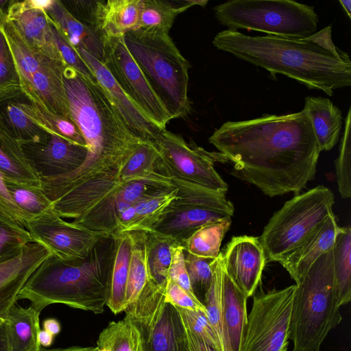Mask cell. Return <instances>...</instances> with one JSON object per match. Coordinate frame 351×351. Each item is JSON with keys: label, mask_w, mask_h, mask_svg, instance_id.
Instances as JSON below:
<instances>
[{"label": "cell", "mask_w": 351, "mask_h": 351, "mask_svg": "<svg viewBox=\"0 0 351 351\" xmlns=\"http://www.w3.org/2000/svg\"><path fill=\"white\" fill-rule=\"evenodd\" d=\"M157 147L167 174L173 180L199 185L225 193L227 183L215 169L214 163L227 162L219 152H208L193 141L163 130L154 143Z\"/></svg>", "instance_id": "7c38bea8"}, {"label": "cell", "mask_w": 351, "mask_h": 351, "mask_svg": "<svg viewBox=\"0 0 351 351\" xmlns=\"http://www.w3.org/2000/svg\"><path fill=\"white\" fill-rule=\"evenodd\" d=\"M77 51L92 69L97 82L109 97L127 128L141 141L154 143L163 130L147 117L130 99L101 62L84 49Z\"/></svg>", "instance_id": "2e32d148"}, {"label": "cell", "mask_w": 351, "mask_h": 351, "mask_svg": "<svg viewBox=\"0 0 351 351\" xmlns=\"http://www.w3.org/2000/svg\"><path fill=\"white\" fill-rule=\"evenodd\" d=\"M336 292L340 306L351 299V228L339 227L332 247Z\"/></svg>", "instance_id": "e575fe53"}, {"label": "cell", "mask_w": 351, "mask_h": 351, "mask_svg": "<svg viewBox=\"0 0 351 351\" xmlns=\"http://www.w3.org/2000/svg\"><path fill=\"white\" fill-rule=\"evenodd\" d=\"M145 232L149 280L158 285H165L171 263L173 247L180 243L171 237L156 231Z\"/></svg>", "instance_id": "836d02e7"}, {"label": "cell", "mask_w": 351, "mask_h": 351, "mask_svg": "<svg viewBox=\"0 0 351 351\" xmlns=\"http://www.w3.org/2000/svg\"><path fill=\"white\" fill-rule=\"evenodd\" d=\"M5 12L0 14V30L14 61L21 89L26 94L29 90L33 75L48 58L36 52L29 45L17 27L8 19Z\"/></svg>", "instance_id": "4316f807"}, {"label": "cell", "mask_w": 351, "mask_h": 351, "mask_svg": "<svg viewBox=\"0 0 351 351\" xmlns=\"http://www.w3.org/2000/svg\"><path fill=\"white\" fill-rule=\"evenodd\" d=\"M172 183L178 189V197L152 230L169 236L182 245L201 227L234 215V205L225 193L173 179Z\"/></svg>", "instance_id": "9c48e42d"}, {"label": "cell", "mask_w": 351, "mask_h": 351, "mask_svg": "<svg viewBox=\"0 0 351 351\" xmlns=\"http://www.w3.org/2000/svg\"><path fill=\"white\" fill-rule=\"evenodd\" d=\"M97 346L110 351H141V334L138 327L128 317L110 322L100 333Z\"/></svg>", "instance_id": "74e56055"}, {"label": "cell", "mask_w": 351, "mask_h": 351, "mask_svg": "<svg viewBox=\"0 0 351 351\" xmlns=\"http://www.w3.org/2000/svg\"><path fill=\"white\" fill-rule=\"evenodd\" d=\"M25 228L34 242L64 260L86 257L102 238L109 236L67 222L53 209L32 218Z\"/></svg>", "instance_id": "5bb4252c"}, {"label": "cell", "mask_w": 351, "mask_h": 351, "mask_svg": "<svg viewBox=\"0 0 351 351\" xmlns=\"http://www.w3.org/2000/svg\"><path fill=\"white\" fill-rule=\"evenodd\" d=\"M116 236L102 238L84 258L64 260L49 254L27 280L17 300L26 299L41 312L48 305L102 313L111 284Z\"/></svg>", "instance_id": "277c9868"}, {"label": "cell", "mask_w": 351, "mask_h": 351, "mask_svg": "<svg viewBox=\"0 0 351 351\" xmlns=\"http://www.w3.org/2000/svg\"><path fill=\"white\" fill-rule=\"evenodd\" d=\"M21 146L27 161L40 179L76 170L84 162L88 154L86 147L49 132L43 141Z\"/></svg>", "instance_id": "9a60e30c"}, {"label": "cell", "mask_w": 351, "mask_h": 351, "mask_svg": "<svg viewBox=\"0 0 351 351\" xmlns=\"http://www.w3.org/2000/svg\"><path fill=\"white\" fill-rule=\"evenodd\" d=\"M295 285L260 293L252 308L240 351H287Z\"/></svg>", "instance_id": "8fae6325"}, {"label": "cell", "mask_w": 351, "mask_h": 351, "mask_svg": "<svg viewBox=\"0 0 351 351\" xmlns=\"http://www.w3.org/2000/svg\"><path fill=\"white\" fill-rule=\"evenodd\" d=\"M19 105L27 116L46 132L59 136L75 144L86 147L85 139L80 128L71 118L64 117L47 110L38 103L29 99L23 92Z\"/></svg>", "instance_id": "1f68e13d"}, {"label": "cell", "mask_w": 351, "mask_h": 351, "mask_svg": "<svg viewBox=\"0 0 351 351\" xmlns=\"http://www.w3.org/2000/svg\"><path fill=\"white\" fill-rule=\"evenodd\" d=\"M334 194L323 185L295 195L276 211L258 237L266 260L282 263L332 213Z\"/></svg>", "instance_id": "ba28073f"}, {"label": "cell", "mask_w": 351, "mask_h": 351, "mask_svg": "<svg viewBox=\"0 0 351 351\" xmlns=\"http://www.w3.org/2000/svg\"><path fill=\"white\" fill-rule=\"evenodd\" d=\"M0 173L4 181L40 186V179L26 160L21 143L0 116Z\"/></svg>", "instance_id": "d4e9b609"}, {"label": "cell", "mask_w": 351, "mask_h": 351, "mask_svg": "<svg viewBox=\"0 0 351 351\" xmlns=\"http://www.w3.org/2000/svg\"><path fill=\"white\" fill-rule=\"evenodd\" d=\"M217 21L237 31H258L302 39L315 34L319 21L313 6L290 0H230L213 8Z\"/></svg>", "instance_id": "52a82bcc"}, {"label": "cell", "mask_w": 351, "mask_h": 351, "mask_svg": "<svg viewBox=\"0 0 351 351\" xmlns=\"http://www.w3.org/2000/svg\"><path fill=\"white\" fill-rule=\"evenodd\" d=\"M339 3L341 5L343 10L346 11L348 16L351 17V1L350 0H339Z\"/></svg>", "instance_id": "9f6ffc18"}, {"label": "cell", "mask_w": 351, "mask_h": 351, "mask_svg": "<svg viewBox=\"0 0 351 351\" xmlns=\"http://www.w3.org/2000/svg\"><path fill=\"white\" fill-rule=\"evenodd\" d=\"M303 110L308 115L320 151H329L339 140L342 113L328 99L308 96Z\"/></svg>", "instance_id": "484cf974"}, {"label": "cell", "mask_w": 351, "mask_h": 351, "mask_svg": "<svg viewBox=\"0 0 351 351\" xmlns=\"http://www.w3.org/2000/svg\"><path fill=\"white\" fill-rule=\"evenodd\" d=\"M43 330L47 331L52 335H58L61 330L60 322L53 318L45 319L43 324Z\"/></svg>", "instance_id": "816d5d0a"}, {"label": "cell", "mask_w": 351, "mask_h": 351, "mask_svg": "<svg viewBox=\"0 0 351 351\" xmlns=\"http://www.w3.org/2000/svg\"><path fill=\"white\" fill-rule=\"evenodd\" d=\"M184 327L189 351H217L202 338L191 332L184 325Z\"/></svg>", "instance_id": "f907efd6"}, {"label": "cell", "mask_w": 351, "mask_h": 351, "mask_svg": "<svg viewBox=\"0 0 351 351\" xmlns=\"http://www.w3.org/2000/svg\"><path fill=\"white\" fill-rule=\"evenodd\" d=\"M182 323L191 332L202 338L217 351H221L206 312L176 307Z\"/></svg>", "instance_id": "f6af8a7d"}, {"label": "cell", "mask_w": 351, "mask_h": 351, "mask_svg": "<svg viewBox=\"0 0 351 351\" xmlns=\"http://www.w3.org/2000/svg\"><path fill=\"white\" fill-rule=\"evenodd\" d=\"M63 77L70 115L85 139L88 154L76 170L40 178V188L51 202L71 190L119 179L121 168L142 142L127 128L98 82L67 66Z\"/></svg>", "instance_id": "7a4b0ae2"}, {"label": "cell", "mask_w": 351, "mask_h": 351, "mask_svg": "<svg viewBox=\"0 0 351 351\" xmlns=\"http://www.w3.org/2000/svg\"><path fill=\"white\" fill-rule=\"evenodd\" d=\"M97 347H82V346H73L69 348H59L53 349H43L40 351H96Z\"/></svg>", "instance_id": "11a10c76"}, {"label": "cell", "mask_w": 351, "mask_h": 351, "mask_svg": "<svg viewBox=\"0 0 351 351\" xmlns=\"http://www.w3.org/2000/svg\"><path fill=\"white\" fill-rule=\"evenodd\" d=\"M114 236L117 238V250L106 306L114 314H118L126 308L125 289L130 261L132 238L130 232H121Z\"/></svg>", "instance_id": "d6a6232c"}, {"label": "cell", "mask_w": 351, "mask_h": 351, "mask_svg": "<svg viewBox=\"0 0 351 351\" xmlns=\"http://www.w3.org/2000/svg\"><path fill=\"white\" fill-rule=\"evenodd\" d=\"M165 286L149 280L124 311L139 330L141 351H189L180 315L165 301Z\"/></svg>", "instance_id": "30bf717a"}, {"label": "cell", "mask_w": 351, "mask_h": 351, "mask_svg": "<svg viewBox=\"0 0 351 351\" xmlns=\"http://www.w3.org/2000/svg\"><path fill=\"white\" fill-rule=\"evenodd\" d=\"M168 278L182 288L193 299L199 300L191 287L185 264L184 247L180 244H176L173 247Z\"/></svg>", "instance_id": "7dc6e473"}, {"label": "cell", "mask_w": 351, "mask_h": 351, "mask_svg": "<svg viewBox=\"0 0 351 351\" xmlns=\"http://www.w3.org/2000/svg\"><path fill=\"white\" fill-rule=\"evenodd\" d=\"M184 252L192 289L196 298L203 304L212 280L211 263L214 259L201 258Z\"/></svg>", "instance_id": "7bdbcfd3"}, {"label": "cell", "mask_w": 351, "mask_h": 351, "mask_svg": "<svg viewBox=\"0 0 351 351\" xmlns=\"http://www.w3.org/2000/svg\"><path fill=\"white\" fill-rule=\"evenodd\" d=\"M22 94L21 89L0 96V116L21 144L40 143L48 132L35 124L23 111L19 105Z\"/></svg>", "instance_id": "f546056e"}, {"label": "cell", "mask_w": 351, "mask_h": 351, "mask_svg": "<svg viewBox=\"0 0 351 351\" xmlns=\"http://www.w3.org/2000/svg\"><path fill=\"white\" fill-rule=\"evenodd\" d=\"M351 108L345 119V128L339 146V156L335 160L338 190L343 198L351 197Z\"/></svg>", "instance_id": "b9f144b4"}, {"label": "cell", "mask_w": 351, "mask_h": 351, "mask_svg": "<svg viewBox=\"0 0 351 351\" xmlns=\"http://www.w3.org/2000/svg\"><path fill=\"white\" fill-rule=\"evenodd\" d=\"M5 319L0 318V325L2 324L5 322Z\"/></svg>", "instance_id": "680465c9"}, {"label": "cell", "mask_w": 351, "mask_h": 351, "mask_svg": "<svg viewBox=\"0 0 351 351\" xmlns=\"http://www.w3.org/2000/svg\"><path fill=\"white\" fill-rule=\"evenodd\" d=\"M105 67L124 93L160 128L171 118L128 51L123 36L104 42Z\"/></svg>", "instance_id": "4fadbf2b"}, {"label": "cell", "mask_w": 351, "mask_h": 351, "mask_svg": "<svg viewBox=\"0 0 351 351\" xmlns=\"http://www.w3.org/2000/svg\"><path fill=\"white\" fill-rule=\"evenodd\" d=\"M331 31L329 25L307 38L295 39L253 36L227 29L216 34L213 45L273 76L284 75L332 96L335 90L351 85V60L334 44Z\"/></svg>", "instance_id": "3957f363"}, {"label": "cell", "mask_w": 351, "mask_h": 351, "mask_svg": "<svg viewBox=\"0 0 351 351\" xmlns=\"http://www.w3.org/2000/svg\"><path fill=\"white\" fill-rule=\"evenodd\" d=\"M333 269L332 249L322 255L295 284L290 318L292 351H319L341 321Z\"/></svg>", "instance_id": "5b68a950"}, {"label": "cell", "mask_w": 351, "mask_h": 351, "mask_svg": "<svg viewBox=\"0 0 351 351\" xmlns=\"http://www.w3.org/2000/svg\"><path fill=\"white\" fill-rule=\"evenodd\" d=\"M319 351H321V350H319Z\"/></svg>", "instance_id": "91938a15"}, {"label": "cell", "mask_w": 351, "mask_h": 351, "mask_svg": "<svg viewBox=\"0 0 351 351\" xmlns=\"http://www.w3.org/2000/svg\"><path fill=\"white\" fill-rule=\"evenodd\" d=\"M45 11L73 47L103 62L104 42L94 29L75 18L61 1L52 0Z\"/></svg>", "instance_id": "cb8c5ba5"}, {"label": "cell", "mask_w": 351, "mask_h": 351, "mask_svg": "<svg viewBox=\"0 0 351 351\" xmlns=\"http://www.w3.org/2000/svg\"><path fill=\"white\" fill-rule=\"evenodd\" d=\"M224 269L247 298L254 293L267 261L259 238L233 237L222 253Z\"/></svg>", "instance_id": "e0dca14e"}, {"label": "cell", "mask_w": 351, "mask_h": 351, "mask_svg": "<svg viewBox=\"0 0 351 351\" xmlns=\"http://www.w3.org/2000/svg\"><path fill=\"white\" fill-rule=\"evenodd\" d=\"M208 1L142 0L138 29L169 32L178 15L194 5L204 7Z\"/></svg>", "instance_id": "4dcf8cb0"}, {"label": "cell", "mask_w": 351, "mask_h": 351, "mask_svg": "<svg viewBox=\"0 0 351 351\" xmlns=\"http://www.w3.org/2000/svg\"><path fill=\"white\" fill-rule=\"evenodd\" d=\"M49 254L45 247L32 242L15 257L0 263V318H7L27 280Z\"/></svg>", "instance_id": "ac0fdd59"}, {"label": "cell", "mask_w": 351, "mask_h": 351, "mask_svg": "<svg viewBox=\"0 0 351 351\" xmlns=\"http://www.w3.org/2000/svg\"><path fill=\"white\" fill-rule=\"evenodd\" d=\"M142 0L95 1L94 29L106 40L138 29Z\"/></svg>", "instance_id": "7402d4cb"}, {"label": "cell", "mask_w": 351, "mask_h": 351, "mask_svg": "<svg viewBox=\"0 0 351 351\" xmlns=\"http://www.w3.org/2000/svg\"><path fill=\"white\" fill-rule=\"evenodd\" d=\"M165 295V301L176 307L206 312L205 306L201 302L193 299L187 292L169 278L167 280Z\"/></svg>", "instance_id": "c3c4849f"}, {"label": "cell", "mask_w": 351, "mask_h": 351, "mask_svg": "<svg viewBox=\"0 0 351 351\" xmlns=\"http://www.w3.org/2000/svg\"><path fill=\"white\" fill-rule=\"evenodd\" d=\"M132 247L125 289L126 308L134 303L149 281L146 258V233L130 232Z\"/></svg>", "instance_id": "d590c367"}, {"label": "cell", "mask_w": 351, "mask_h": 351, "mask_svg": "<svg viewBox=\"0 0 351 351\" xmlns=\"http://www.w3.org/2000/svg\"><path fill=\"white\" fill-rule=\"evenodd\" d=\"M40 314L32 306L23 308L16 303L12 306L5 320L11 351H40Z\"/></svg>", "instance_id": "83f0119b"}, {"label": "cell", "mask_w": 351, "mask_h": 351, "mask_svg": "<svg viewBox=\"0 0 351 351\" xmlns=\"http://www.w3.org/2000/svg\"><path fill=\"white\" fill-rule=\"evenodd\" d=\"M5 14L36 52L64 62L53 38L51 19L45 10L34 8L29 0H11Z\"/></svg>", "instance_id": "d6986e66"}, {"label": "cell", "mask_w": 351, "mask_h": 351, "mask_svg": "<svg viewBox=\"0 0 351 351\" xmlns=\"http://www.w3.org/2000/svg\"><path fill=\"white\" fill-rule=\"evenodd\" d=\"M0 214L25 227L26 223L31 219L21 210L10 198L5 188L4 180L0 173Z\"/></svg>", "instance_id": "681fc988"}, {"label": "cell", "mask_w": 351, "mask_h": 351, "mask_svg": "<svg viewBox=\"0 0 351 351\" xmlns=\"http://www.w3.org/2000/svg\"><path fill=\"white\" fill-rule=\"evenodd\" d=\"M53 335L45 330H40L38 333V341L40 346L49 347L53 340Z\"/></svg>", "instance_id": "db71d44e"}, {"label": "cell", "mask_w": 351, "mask_h": 351, "mask_svg": "<svg viewBox=\"0 0 351 351\" xmlns=\"http://www.w3.org/2000/svg\"><path fill=\"white\" fill-rule=\"evenodd\" d=\"M4 183L14 204L31 219L52 209L51 202L40 186L23 185L6 180Z\"/></svg>", "instance_id": "ab89813d"}, {"label": "cell", "mask_w": 351, "mask_h": 351, "mask_svg": "<svg viewBox=\"0 0 351 351\" xmlns=\"http://www.w3.org/2000/svg\"><path fill=\"white\" fill-rule=\"evenodd\" d=\"M247 295L224 269L221 315V351H240L247 325Z\"/></svg>", "instance_id": "44dd1931"}, {"label": "cell", "mask_w": 351, "mask_h": 351, "mask_svg": "<svg viewBox=\"0 0 351 351\" xmlns=\"http://www.w3.org/2000/svg\"><path fill=\"white\" fill-rule=\"evenodd\" d=\"M19 90L21 86L16 65L0 30V96Z\"/></svg>", "instance_id": "bcb514c9"}, {"label": "cell", "mask_w": 351, "mask_h": 351, "mask_svg": "<svg viewBox=\"0 0 351 351\" xmlns=\"http://www.w3.org/2000/svg\"><path fill=\"white\" fill-rule=\"evenodd\" d=\"M339 229L332 213L320 227L280 263L295 283L322 255L332 249Z\"/></svg>", "instance_id": "603a6c76"}, {"label": "cell", "mask_w": 351, "mask_h": 351, "mask_svg": "<svg viewBox=\"0 0 351 351\" xmlns=\"http://www.w3.org/2000/svg\"><path fill=\"white\" fill-rule=\"evenodd\" d=\"M208 141L230 162V173L269 197L295 195L315 178L320 149L304 110L225 122Z\"/></svg>", "instance_id": "6da1fadb"}, {"label": "cell", "mask_w": 351, "mask_h": 351, "mask_svg": "<svg viewBox=\"0 0 351 351\" xmlns=\"http://www.w3.org/2000/svg\"><path fill=\"white\" fill-rule=\"evenodd\" d=\"M32 242L24 226L0 214V263L15 257Z\"/></svg>", "instance_id": "60d3db41"}, {"label": "cell", "mask_w": 351, "mask_h": 351, "mask_svg": "<svg viewBox=\"0 0 351 351\" xmlns=\"http://www.w3.org/2000/svg\"><path fill=\"white\" fill-rule=\"evenodd\" d=\"M51 21L53 38L64 64L92 82H97L92 69L78 51L69 43L51 19Z\"/></svg>", "instance_id": "ee69618b"}, {"label": "cell", "mask_w": 351, "mask_h": 351, "mask_svg": "<svg viewBox=\"0 0 351 351\" xmlns=\"http://www.w3.org/2000/svg\"><path fill=\"white\" fill-rule=\"evenodd\" d=\"M0 351H11L8 340L5 322L0 325Z\"/></svg>", "instance_id": "f5cc1de1"}, {"label": "cell", "mask_w": 351, "mask_h": 351, "mask_svg": "<svg viewBox=\"0 0 351 351\" xmlns=\"http://www.w3.org/2000/svg\"><path fill=\"white\" fill-rule=\"evenodd\" d=\"M66 66L62 61L45 59L33 75L25 95L49 112L71 118L63 77Z\"/></svg>", "instance_id": "ffe728a7"}, {"label": "cell", "mask_w": 351, "mask_h": 351, "mask_svg": "<svg viewBox=\"0 0 351 351\" xmlns=\"http://www.w3.org/2000/svg\"><path fill=\"white\" fill-rule=\"evenodd\" d=\"M96 347H97L96 351H110V349H108V348H106L105 346H96Z\"/></svg>", "instance_id": "6f0895ef"}, {"label": "cell", "mask_w": 351, "mask_h": 351, "mask_svg": "<svg viewBox=\"0 0 351 351\" xmlns=\"http://www.w3.org/2000/svg\"><path fill=\"white\" fill-rule=\"evenodd\" d=\"M178 197V189L161 193L134 204V217L125 232L152 230L169 204Z\"/></svg>", "instance_id": "f35d334b"}, {"label": "cell", "mask_w": 351, "mask_h": 351, "mask_svg": "<svg viewBox=\"0 0 351 351\" xmlns=\"http://www.w3.org/2000/svg\"><path fill=\"white\" fill-rule=\"evenodd\" d=\"M120 180L125 183L132 180L171 182L172 179L166 173L156 145L142 141L121 168Z\"/></svg>", "instance_id": "f1b7e54d"}, {"label": "cell", "mask_w": 351, "mask_h": 351, "mask_svg": "<svg viewBox=\"0 0 351 351\" xmlns=\"http://www.w3.org/2000/svg\"><path fill=\"white\" fill-rule=\"evenodd\" d=\"M231 223L229 218L201 227L184 241V251L198 257L215 259L221 252L222 240Z\"/></svg>", "instance_id": "8d00e7d4"}, {"label": "cell", "mask_w": 351, "mask_h": 351, "mask_svg": "<svg viewBox=\"0 0 351 351\" xmlns=\"http://www.w3.org/2000/svg\"><path fill=\"white\" fill-rule=\"evenodd\" d=\"M125 45L171 119L191 112L188 97L191 64L168 33L136 29L126 33Z\"/></svg>", "instance_id": "8992f818"}]
</instances>
